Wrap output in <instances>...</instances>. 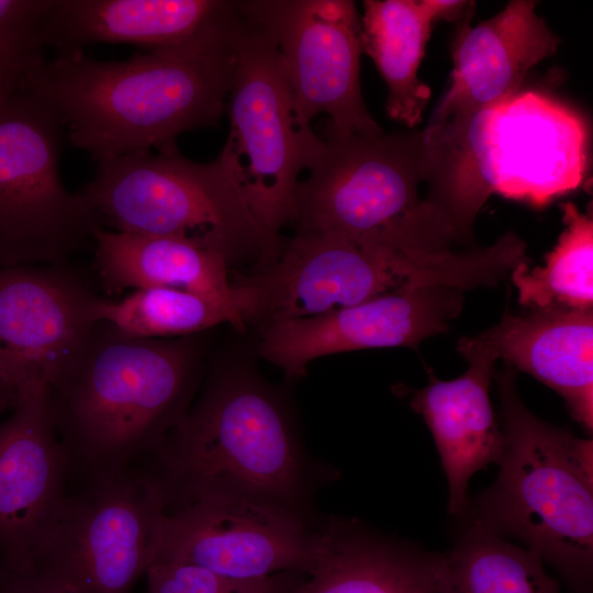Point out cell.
Instances as JSON below:
<instances>
[{
  "instance_id": "1",
  "label": "cell",
  "mask_w": 593,
  "mask_h": 593,
  "mask_svg": "<svg viewBox=\"0 0 593 593\" xmlns=\"http://www.w3.org/2000/svg\"><path fill=\"white\" fill-rule=\"evenodd\" d=\"M240 25L236 8L186 43L122 61L59 53L27 69L20 85L46 101L71 145L97 161L171 149L180 134L219 124Z\"/></svg>"
},
{
  "instance_id": "2",
  "label": "cell",
  "mask_w": 593,
  "mask_h": 593,
  "mask_svg": "<svg viewBox=\"0 0 593 593\" xmlns=\"http://www.w3.org/2000/svg\"><path fill=\"white\" fill-rule=\"evenodd\" d=\"M199 361L192 335L144 338L96 322L47 388L71 477L103 481L150 455L189 410Z\"/></svg>"
},
{
  "instance_id": "3",
  "label": "cell",
  "mask_w": 593,
  "mask_h": 593,
  "mask_svg": "<svg viewBox=\"0 0 593 593\" xmlns=\"http://www.w3.org/2000/svg\"><path fill=\"white\" fill-rule=\"evenodd\" d=\"M496 383L500 471L469 499L461 518L518 540L575 593H592L593 441L535 416L518 395L512 367L497 373Z\"/></svg>"
},
{
  "instance_id": "4",
  "label": "cell",
  "mask_w": 593,
  "mask_h": 593,
  "mask_svg": "<svg viewBox=\"0 0 593 593\" xmlns=\"http://www.w3.org/2000/svg\"><path fill=\"white\" fill-rule=\"evenodd\" d=\"M145 458L166 511L213 494L293 510L303 491L301 456L287 418L270 393L246 374L214 377Z\"/></svg>"
},
{
  "instance_id": "5",
  "label": "cell",
  "mask_w": 593,
  "mask_h": 593,
  "mask_svg": "<svg viewBox=\"0 0 593 593\" xmlns=\"http://www.w3.org/2000/svg\"><path fill=\"white\" fill-rule=\"evenodd\" d=\"M502 273L491 247L404 251L346 236L296 231L260 273L232 278L245 323L268 325L323 315L403 290L494 287Z\"/></svg>"
},
{
  "instance_id": "6",
  "label": "cell",
  "mask_w": 593,
  "mask_h": 593,
  "mask_svg": "<svg viewBox=\"0 0 593 593\" xmlns=\"http://www.w3.org/2000/svg\"><path fill=\"white\" fill-rule=\"evenodd\" d=\"M324 135L321 158L296 184V231L404 251L450 250L449 219L418 195L428 176L423 131Z\"/></svg>"
},
{
  "instance_id": "7",
  "label": "cell",
  "mask_w": 593,
  "mask_h": 593,
  "mask_svg": "<svg viewBox=\"0 0 593 593\" xmlns=\"http://www.w3.org/2000/svg\"><path fill=\"white\" fill-rule=\"evenodd\" d=\"M79 192L112 231L188 239L227 262L260 255L269 264L279 254L221 153L209 163L190 160L177 147L101 160Z\"/></svg>"
},
{
  "instance_id": "8",
  "label": "cell",
  "mask_w": 593,
  "mask_h": 593,
  "mask_svg": "<svg viewBox=\"0 0 593 593\" xmlns=\"http://www.w3.org/2000/svg\"><path fill=\"white\" fill-rule=\"evenodd\" d=\"M448 175L474 224L492 193L542 208L582 183L589 128L574 110L538 91H519L472 116L443 123Z\"/></svg>"
},
{
  "instance_id": "9",
  "label": "cell",
  "mask_w": 593,
  "mask_h": 593,
  "mask_svg": "<svg viewBox=\"0 0 593 593\" xmlns=\"http://www.w3.org/2000/svg\"><path fill=\"white\" fill-rule=\"evenodd\" d=\"M225 111L231 128L221 154L253 216L279 245L280 231L294 220L299 177L318 161L325 142L298 125L273 37L243 16Z\"/></svg>"
},
{
  "instance_id": "10",
  "label": "cell",
  "mask_w": 593,
  "mask_h": 593,
  "mask_svg": "<svg viewBox=\"0 0 593 593\" xmlns=\"http://www.w3.org/2000/svg\"><path fill=\"white\" fill-rule=\"evenodd\" d=\"M65 135L54 109L20 82L0 98V267L65 266L103 227L61 182Z\"/></svg>"
},
{
  "instance_id": "11",
  "label": "cell",
  "mask_w": 593,
  "mask_h": 593,
  "mask_svg": "<svg viewBox=\"0 0 593 593\" xmlns=\"http://www.w3.org/2000/svg\"><path fill=\"white\" fill-rule=\"evenodd\" d=\"M166 502L139 462L70 493L32 563L66 593H131L155 561Z\"/></svg>"
},
{
  "instance_id": "12",
  "label": "cell",
  "mask_w": 593,
  "mask_h": 593,
  "mask_svg": "<svg viewBox=\"0 0 593 593\" xmlns=\"http://www.w3.org/2000/svg\"><path fill=\"white\" fill-rule=\"evenodd\" d=\"M240 15L275 40L290 82L298 125L325 113V133H383L360 88L361 22L350 0L235 1Z\"/></svg>"
},
{
  "instance_id": "13",
  "label": "cell",
  "mask_w": 593,
  "mask_h": 593,
  "mask_svg": "<svg viewBox=\"0 0 593 593\" xmlns=\"http://www.w3.org/2000/svg\"><path fill=\"white\" fill-rule=\"evenodd\" d=\"M314 533L295 511L236 494L206 495L167 511L156 560L244 580L307 574Z\"/></svg>"
},
{
  "instance_id": "14",
  "label": "cell",
  "mask_w": 593,
  "mask_h": 593,
  "mask_svg": "<svg viewBox=\"0 0 593 593\" xmlns=\"http://www.w3.org/2000/svg\"><path fill=\"white\" fill-rule=\"evenodd\" d=\"M100 298L67 265L0 267V370L18 391L58 380Z\"/></svg>"
},
{
  "instance_id": "15",
  "label": "cell",
  "mask_w": 593,
  "mask_h": 593,
  "mask_svg": "<svg viewBox=\"0 0 593 593\" xmlns=\"http://www.w3.org/2000/svg\"><path fill=\"white\" fill-rule=\"evenodd\" d=\"M463 291L421 288L391 292L323 315L278 322L262 328L258 351L288 378L327 355L371 348L409 347L449 331L461 312Z\"/></svg>"
},
{
  "instance_id": "16",
  "label": "cell",
  "mask_w": 593,
  "mask_h": 593,
  "mask_svg": "<svg viewBox=\"0 0 593 593\" xmlns=\"http://www.w3.org/2000/svg\"><path fill=\"white\" fill-rule=\"evenodd\" d=\"M70 478L47 388L22 389L0 419V564L32 561L64 511Z\"/></svg>"
},
{
  "instance_id": "17",
  "label": "cell",
  "mask_w": 593,
  "mask_h": 593,
  "mask_svg": "<svg viewBox=\"0 0 593 593\" xmlns=\"http://www.w3.org/2000/svg\"><path fill=\"white\" fill-rule=\"evenodd\" d=\"M472 14L457 22L451 85L430 120L469 118L517 94L529 70L559 46L535 1L513 0L473 27Z\"/></svg>"
},
{
  "instance_id": "18",
  "label": "cell",
  "mask_w": 593,
  "mask_h": 593,
  "mask_svg": "<svg viewBox=\"0 0 593 593\" xmlns=\"http://www.w3.org/2000/svg\"><path fill=\"white\" fill-rule=\"evenodd\" d=\"M457 351L467 360V371L441 380L428 370V384L412 391L410 405L433 435L447 479L448 512L461 518L469 505V480L499 463L503 434L489 395L496 361L467 337L460 338Z\"/></svg>"
},
{
  "instance_id": "19",
  "label": "cell",
  "mask_w": 593,
  "mask_h": 593,
  "mask_svg": "<svg viewBox=\"0 0 593 593\" xmlns=\"http://www.w3.org/2000/svg\"><path fill=\"white\" fill-rule=\"evenodd\" d=\"M467 339L495 361L502 359L555 390L572 418L592 433L593 310L506 312L497 324Z\"/></svg>"
},
{
  "instance_id": "20",
  "label": "cell",
  "mask_w": 593,
  "mask_h": 593,
  "mask_svg": "<svg viewBox=\"0 0 593 593\" xmlns=\"http://www.w3.org/2000/svg\"><path fill=\"white\" fill-rule=\"evenodd\" d=\"M298 593H450L444 553L332 518Z\"/></svg>"
},
{
  "instance_id": "21",
  "label": "cell",
  "mask_w": 593,
  "mask_h": 593,
  "mask_svg": "<svg viewBox=\"0 0 593 593\" xmlns=\"http://www.w3.org/2000/svg\"><path fill=\"white\" fill-rule=\"evenodd\" d=\"M234 12L225 0H54L41 43L59 53L103 43L152 52L186 43Z\"/></svg>"
},
{
  "instance_id": "22",
  "label": "cell",
  "mask_w": 593,
  "mask_h": 593,
  "mask_svg": "<svg viewBox=\"0 0 593 593\" xmlns=\"http://www.w3.org/2000/svg\"><path fill=\"white\" fill-rule=\"evenodd\" d=\"M96 266L110 293L127 288H170L195 293L224 307L237 331H245L240 295L219 253L188 239L98 228Z\"/></svg>"
},
{
  "instance_id": "23",
  "label": "cell",
  "mask_w": 593,
  "mask_h": 593,
  "mask_svg": "<svg viewBox=\"0 0 593 593\" xmlns=\"http://www.w3.org/2000/svg\"><path fill=\"white\" fill-rule=\"evenodd\" d=\"M472 1L365 0L361 46L374 63L388 88V115L409 128L422 121L432 96L418 78L433 24L458 22L473 11Z\"/></svg>"
},
{
  "instance_id": "24",
  "label": "cell",
  "mask_w": 593,
  "mask_h": 593,
  "mask_svg": "<svg viewBox=\"0 0 593 593\" xmlns=\"http://www.w3.org/2000/svg\"><path fill=\"white\" fill-rule=\"evenodd\" d=\"M444 558L450 593H562L538 556L472 522Z\"/></svg>"
},
{
  "instance_id": "25",
  "label": "cell",
  "mask_w": 593,
  "mask_h": 593,
  "mask_svg": "<svg viewBox=\"0 0 593 593\" xmlns=\"http://www.w3.org/2000/svg\"><path fill=\"white\" fill-rule=\"evenodd\" d=\"M562 211L566 227L544 266L524 262L510 275L518 302L530 310H593V221L572 202Z\"/></svg>"
},
{
  "instance_id": "26",
  "label": "cell",
  "mask_w": 593,
  "mask_h": 593,
  "mask_svg": "<svg viewBox=\"0 0 593 593\" xmlns=\"http://www.w3.org/2000/svg\"><path fill=\"white\" fill-rule=\"evenodd\" d=\"M96 320L144 338L191 336L233 320L220 304L195 293L170 288L136 289L113 301L100 298Z\"/></svg>"
},
{
  "instance_id": "27",
  "label": "cell",
  "mask_w": 593,
  "mask_h": 593,
  "mask_svg": "<svg viewBox=\"0 0 593 593\" xmlns=\"http://www.w3.org/2000/svg\"><path fill=\"white\" fill-rule=\"evenodd\" d=\"M146 593H298L306 574L280 572L244 580L178 561L156 560L146 571Z\"/></svg>"
},
{
  "instance_id": "28",
  "label": "cell",
  "mask_w": 593,
  "mask_h": 593,
  "mask_svg": "<svg viewBox=\"0 0 593 593\" xmlns=\"http://www.w3.org/2000/svg\"><path fill=\"white\" fill-rule=\"evenodd\" d=\"M54 0H0V68L23 75L44 60L41 32Z\"/></svg>"
},
{
  "instance_id": "29",
  "label": "cell",
  "mask_w": 593,
  "mask_h": 593,
  "mask_svg": "<svg viewBox=\"0 0 593 593\" xmlns=\"http://www.w3.org/2000/svg\"><path fill=\"white\" fill-rule=\"evenodd\" d=\"M0 593H66L32 562L0 564Z\"/></svg>"
},
{
  "instance_id": "30",
  "label": "cell",
  "mask_w": 593,
  "mask_h": 593,
  "mask_svg": "<svg viewBox=\"0 0 593 593\" xmlns=\"http://www.w3.org/2000/svg\"><path fill=\"white\" fill-rule=\"evenodd\" d=\"M18 389L0 370V416L13 409L18 401Z\"/></svg>"
},
{
  "instance_id": "31",
  "label": "cell",
  "mask_w": 593,
  "mask_h": 593,
  "mask_svg": "<svg viewBox=\"0 0 593 593\" xmlns=\"http://www.w3.org/2000/svg\"><path fill=\"white\" fill-rule=\"evenodd\" d=\"M20 78L21 75L19 74L0 68V98L14 89Z\"/></svg>"
}]
</instances>
